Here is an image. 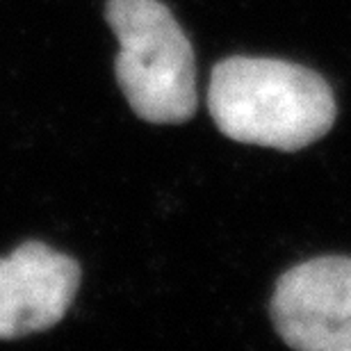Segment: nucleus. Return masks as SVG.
<instances>
[{"label": "nucleus", "mask_w": 351, "mask_h": 351, "mask_svg": "<svg viewBox=\"0 0 351 351\" xmlns=\"http://www.w3.org/2000/svg\"><path fill=\"white\" fill-rule=\"evenodd\" d=\"M80 265L44 242H25L0 258V340L60 324L80 287Z\"/></svg>", "instance_id": "obj_4"}, {"label": "nucleus", "mask_w": 351, "mask_h": 351, "mask_svg": "<svg viewBox=\"0 0 351 351\" xmlns=\"http://www.w3.org/2000/svg\"><path fill=\"white\" fill-rule=\"evenodd\" d=\"M105 19L119 39L114 75L130 110L149 123H185L196 114L194 48L160 0H108Z\"/></svg>", "instance_id": "obj_2"}, {"label": "nucleus", "mask_w": 351, "mask_h": 351, "mask_svg": "<svg viewBox=\"0 0 351 351\" xmlns=\"http://www.w3.org/2000/svg\"><path fill=\"white\" fill-rule=\"evenodd\" d=\"M271 322L299 351H351V258L319 256L278 278Z\"/></svg>", "instance_id": "obj_3"}, {"label": "nucleus", "mask_w": 351, "mask_h": 351, "mask_svg": "<svg viewBox=\"0 0 351 351\" xmlns=\"http://www.w3.org/2000/svg\"><path fill=\"white\" fill-rule=\"evenodd\" d=\"M208 110L221 135L276 151L315 144L338 117L333 89L317 71L251 55H233L215 64Z\"/></svg>", "instance_id": "obj_1"}]
</instances>
